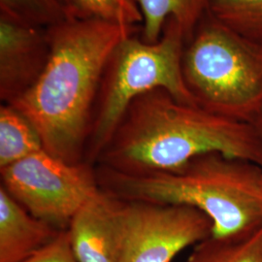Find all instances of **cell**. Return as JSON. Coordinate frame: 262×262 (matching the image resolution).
Instances as JSON below:
<instances>
[{
    "instance_id": "cell-1",
    "label": "cell",
    "mask_w": 262,
    "mask_h": 262,
    "mask_svg": "<svg viewBox=\"0 0 262 262\" xmlns=\"http://www.w3.org/2000/svg\"><path fill=\"white\" fill-rule=\"evenodd\" d=\"M139 26L69 19L47 28L51 54L35 84L11 104L37 129L44 150L84 161L94 106L114 49Z\"/></svg>"
},
{
    "instance_id": "cell-2",
    "label": "cell",
    "mask_w": 262,
    "mask_h": 262,
    "mask_svg": "<svg viewBox=\"0 0 262 262\" xmlns=\"http://www.w3.org/2000/svg\"><path fill=\"white\" fill-rule=\"evenodd\" d=\"M208 152L262 166V142L253 123L183 103L157 89L131 102L95 165L127 174L167 171Z\"/></svg>"
},
{
    "instance_id": "cell-3",
    "label": "cell",
    "mask_w": 262,
    "mask_h": 262,
    "mask_svg": "<svg viewBox=\"0 0 262 262\" xmlns=\"http://www.w3.org/2000/svg\"><path fill=\"white\" fill-rule=\"evenodd\" d=\"M100 188L129 202L192 207L212 222V235L226 237L262 225V166L208 152L179 168L140 174L95 165Z\"/></svg>"
},
{
    "instance_id": "cell-4",
    "label": "cell",
    "mask_w": 262,
    "mask_h": 262,
    "mask_svg": "<svg viewBox=\"0 0 262 262\" xmlns=\"http://www.w3.org/2000/svg\"><path fill=\"white\" fill-rule=\"evenodd\" d=\"M182 73L194 103L209 112L252 123L262 106V43L210 13L186 42Z\"/></svg>"
},
{
    "instance_id": "cell-5",
    "label": "cell",
    "mask_w": 262,
    "mask_h": 262,
    "mask_svg": "<svg viewBox=\"0 0 262 262\" xmlns=\"http://www.w3.org/2000/svg\"><path fill=\"white\" fill-rule=\"evenodd\" d=\"M186 36L178 21L170 18L161 38L149 44L140 30L122 39L105 67L94 106L84 160L95 163L131 102L152 90L163 89L183 103H194L184 82L182 57Z\"/></svg>"
},
{
    "instance_id": "cell-6",
    "label": "cell",
    "mask_w": 262,
    "mask_h": 262,
    "mask_svg": "<svg viewBox=\"0 0 262 262\" xmlns=\"http://www.w3.org/2000/svg\"><path fill=\"white\" fill-rule=\"evenodd\" d=\"M1 186L28 213L58 230L100 190L95 166L36 151L0 170Z\"/></svg>"
},
{
    "instance_id": "cell-7",
    "label": "cell",
    "mask_w": 262,
    "mask_h": 262,
    "mask_svg": "<svg viewBox=\"0 0 262 262\" xmlns=\"http://www.w3.org/2000/svg\"><path fill=\"white\" fill-rule=\"evenodd\" d=\"M212 227L192 207L126 201L121 262H171L210 237Z\"/></svg>"
},
{
    "instance_id": "cell-8",
    "label": "cell",
    "mask_w": 262,
    "mask_h": 262,
    "mask_svg": "<svg viewBox=\"0 0 262 262\" xmlns=\"http://www.w3.org/2000/svg\"><path fill=\"white\" fill-rule=\"evenodd\" d=\"M51 45L47 28L0 13V99L12 104L28 92L45 70Z\"/></svg>"
},
{
    "instance_id": "cell-9",
    "label": "cell",
    "mask_w": 262,
    "mask_h": 262,
    "mask_svg": "<svg viewBox=\"0 0 262 262\" xmlns=\"http://www.w3.org/2000/svg\"><path fill=\"white\" fill-rule=\"evenodd\" d=\"M126 201L100 190L72 217L67 232L78 262H121Z\"/></svg>"
},
{
    "instance_id": "cell-10",
    "label": "cell",
    "mask_w": 262,
    "mask_h": 262,
    "mask_svg": "<svg viewBox=\"0 0 262 262\" xmlns=\"http://www.w3.org/2000/svg\"><path fill=\"white\" fill-rule=\"evenodd\" d=\"M60 231L28 213L0 187V262L26 261Z\"/></svg>"
},
{
    "instance_id": "cell-11",
    "label": "cell",
    "mask_w": 262,
    "mask_h": 262,
    "mask_svg": "<svg viewBox=\"0 0 262 262\" xmlns=\"http://www.w3.org/2000/svg\"><path fill=\"white\" fill-rule=\"evenodd\" d=\"M142 15L140 37L154 44L161 38L170 18L182 27L186 42L193 34L199 23L209 13L212 0H135Z\"/></svg>"
},
{
    "instance_id": "cell-12",
    "label": "cell",
    "mask_w": 262,
    "mask_h": 262,
    "mask_svg": "<svg viewBox=\"0 0 262 262\" xmlns=\"http://www.w3.org/2000/svg\"><path fill=\"white\" fill-rule=\"evenodd\" d=\"M185 262H262V225L231 236H210L194 246Z\"/></svg>"
},
{
    "instance_id": "cell-13",
    "label": "cell",
    "mask_w": 262,
    "mask_h": 262,
    "mask_svg": "<svg viewBox=\"0 0 262 262\" xmlns=\"http://www.w3.org/2000/svg\"><path fill=\"white\" fill-rule=\"evenodd\" d=\"M42 139L34 125L11 105L0 106V170L43 150Z\"/></svg>"
},
{
    "instance_id": "cell-14",
    "label": "cell",
    "mask_w": 262,
    "mask_h": 262,
    "mask_svg": "<svg viewBox=\"0 0 262 262\" xmlns=\"http://www.w3.org/2000/svg\"><path fill=\"white\" fill-rule=\"evenodd\" d=\"M72 19H94L121 26H139L142 15L135 0H60Z\"/></svg>"
},
{
    "instance_id": "cell-15",
    "label": "cell",
    "mask_w": 262,
    "mask_h": 262,
    "mask_svg": "<svg viewBox=\"0 0 262 262\" xmlns=\"http://www.w3.org/2000/svg\"><path fill=\"white\" fill-rule=\"evenodd\" d=\"M209 13L245 37L262 43V0H212Z\"/></svg>"
},
{
    "instance_id": "cell-16",
    "label": "cell",
    "mask_w": 262,
    "mask_h": 262,
    "mask_svg": "<svg viewBox=\"0 0 262 262\" xmlns=\"http://www.w3.org/2000/svg\"><path fill=\"white\" fill-rule=\"evenodd\" d=\"M0 13L43 28L72 19L60 0H0Z\"/></svg>"
},
{
    "instance_id": "cell-17",
    "label": "cell",
    "mask_w": 262,
    "mask_h": 262,
    "mask_svg": "<svg viewBox=\"0 0 262 262\" xmlns=\"http://www.w3.org/2000/svg\"><path fill=\"white\" fill-rule=\"evenodd\" d=\"M24 262H78V260L72 251L67 230H62L52 242Z\"/></svg>"
},
{
    "instance_id": "cell-18",
    "label": "cell",
    "mask_w": 262,
    "mask_h": 262,
    "mask_svg": "<svg viewBox=\"0 0 262 262\" xmlns=\"http://www.w3.org/2000/svg\"><path fill=\"white\" fill-rule=\"evenodd\" d=\"M252 123H253V126L255 127V129L257 131V134H258V136H259V138H260V140L262 142V106L260 107L258 113L256 114L255 118L253 119Z\"/></svg>"
}]
</instances>
